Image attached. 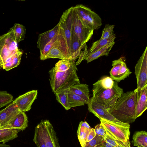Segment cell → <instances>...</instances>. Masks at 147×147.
<instances>
[{"label":"cell","mask_w":147,"mask_h":147,"mask_svg":"<svg viewBox=\"0 0 147 147\" xmlns=\"http://www.w3.org/2000/svg\"><path fill=\"white\" fill-rule=\"evenodd\" d=\"M92 96L90 100L99 103L109 109L123 93L117 82L109 76L105 77L93 84Z\"/></svg>","instance_id":"cell-1"},{"label":"cell","mask_w":147,"mask_h":147,"mask_svg":"<svg viewBox=\"0 0 147 147\" xmlns=\"http://www.w3.org/2000/svg\"><path fill=\"white\" fill-rule=\"evenodd\" d=\"M136 94L134 90L122 94L108 110L117 120L129 124L134 122L136 119Z\"/></svg>","instance_id":"cell-2"},{"label":"cell","mask_w":147,"mask_h":147,"mask_svg":"<svg viewBox=\"0 0 147 147\" xmlns=\"http://www.w3.org/2000/svg\"><path fill=\"white\" fill-rule=\"evenodd\" d=\"M76 66L75 61H74L69 68L66 71L56 72L53 68L49 70V80L52 91L54 94L80 83L77 74Z\"/></svg>","instance_id":"cell-3"},{"label":"cell","mask_w":147,"mask_h":147,"mask_svg":"<svg viewBox=\"0 0 147 147\" xmlns=\"http://www.w3.org/2000/svg\"><path fill=\"white\" fill-rule=\"evenodd\" d=\"M20 50L12 31L0 35V69H2L7 59Z\"/></svg>","instance_id":"cell-4"},{"label":"cell","mask_w":147,"mask_h":147,"mask_svg":"<svg viewBox=\"0 0 147 147\" xmlns=\"http://www.w3.org/2000/svg\"><path fill=\"white\" fill-rule=\"evenodd\" d=\"M74 8L84 24L89 28L98 30L102 25L101 18L89 8L82 4H78Z\"/></svg>","instance_id":"cell-5"},{"label":"cell","mask_w":147,"mask_h":147,"mask_svg":"<svg viewBox=\"0 0 147 147\" xmlns=\"http://www.w3.org/2000/svg\"><path fill=\"white\" fill-rule=\"evenodd\" d=\"M100 124L105 129L107 134L119 140L126 142L129 140L130 127L125 126L107 121L99 119Z\"/></svg>","instance_id":"cell-6"},{"label":"cell","mask_w":147,"mask_h":147,"mask_svg":"<svg viewBox=\"0 0 147 147\" xmlns=\"http://www.w3.org/2000/svg\"><path fill=\"white\" fill-rule=\"evenodd\" d=\"M72 16L73 31L81 42L84 45H86L92 36L94 30L84 24L74 7Z\"/></svg>","instance_id":"cell-7"},{"label":"cell","mask_w":147,"mask_h":147,"mask_svg":"<svg viewBox=\"0 0 147 147\" xmlns=\"http://www.w3.org/2000/svg\"><path fill=\"white\" fill-rule=\"evenodd\" d=\"M73 7H71L63 12L58 23L62 30L71 58L70 46L73 30L72 13Z\"/></svg>","instance_id":"cell-8"},{"label":"cell","mask_w":147,"mask_h":147,"mask_svg":"<svg viewBox=\"0 0 147 147\" xmlns=\"http://www.w3.org/2000/svg\"><path fill=\"white\" fill-rule=\"evenodd\" d=\"M87 105L89 112L98 119L102 118L122 125L130 127L129 124L123 123L116 119L103 105L90 100Z\"/></svg>","instance_id":"cell-9"},{"label":"cell","mask_w":147,"mask_h":147,"mask_svg":"<svg viewBox=\"0 0 147 147\" xmlns=\"http://www.w3.org/2000/svg\"><path fill=\"white\" fill-rule=\"evenodd\" d=\"M124 57L112 61L113 67L110 71V77L117 82L124 80L131 73L127 67Z\"/></svg>","instance_id":"cell-10"},{"label":"cell","mask_w":147,"mask_h":147,"mask_svg":"<svg viewBox=\"0 0 147 147\" xmlns=\"http://www.w3.org/2000/svg\"><path fill=\"white\" fill-rule=\"evenodd\" d=\"M137 88L140 89L147 85V47L135 67Z\"/></svg>","instance_id":"cell-11"},{"label":"cell","mask_w":147,"mask_h":147,"mask_svg":"<svg viewBox=\"0 0 147 147\" xmlns=\"http://www.w3.org/2000/svg\"><path fill=\"white\" fill-rule=\"evenodd\" d=\"M41 125L46 147H61L53 127L48 120H42Z\"/></svg>","instance_id":"cell-12"},{"label":"cell","mask_w":147,"mask_h":147,"mask_svg":"<svg viewBox=\"0 0 147 147\" xmlns=\"http://www.w3.org/2000/svg\"><path fill=\"white\" fill-rule=\"evenodd\" d=\"M37 94V90L30 91L19 96L13 102L16 105L21 112H25L30 110Z\"/></svg>","instance_id":"cell-13"},{"label":"cell","mask_w":147,"mask_h":147,"mask_svg":"<svg viewBox=\"0 0 147 147\" xmlns=\"http://www.w3.org/2000/svg\"><path fill=\"white\" fill-rule=\"evenodd\" d=\"M136 94V117L140 116L147 108V85L143 88L134 90Z\"/></svg>","instance_id":"cell-14"},{"label":"cell","mask_w":147,"mask_h":147,"mask_svg":"<svg viewBox=\"0 0 147 147\" xmlns=\"http://www.w3.org/2000/svg\"><path fill=\"white\" fill-rule=\"evenodd\" d=\"M21 111L13 102L0 111V125L3 127L8 124Z\"/></svg>","instance_id":"cell-15"},{"label":"cell","mask_w":147,"mask_h":147,"mask_svg":"<svg viewBox=\"0 0 147 147\" xmlns=\"http://www.w3.org/2000/svg\"><path fill=\"white\" fill-rule=\"evenodd\" d=\"M28 118L25 112H21L8 124L0 129H10L23 131L28 126Z\"/></svg>","instance_id":"cell-16"},{"label":"cell","mask_w":147,"mask_h":147,"mask_svg":"<svg viewBox=\"0 0 147 147\" xmlns=\"http://www.w3.org/2000/svg\"><path fill=\"white\" fill-rule=\"evenodd\" d=\"M59 28L58 23L52 29L39 34L37 43V47L40 51L43 49L45 45L58 32Z\"/></svg>","instance_id":"cell-17"},{"label":"cell","mask_w":147,"mask_h":147,"mask_svg":"<svg viewBox=\"0 0 147 147\" xmlns=\"http://www.w3.org/2000/svg\"><path fill=\"white\" fill-rule=\"evenodd\" d=\"M86 45L83 44L74 33H72L70 46V53L72 60L75 61L79 56L82 49H84Z\"/></svg>","instance_id":"cell-18"},{"label":"cell","mask_w":147,"mask_h":147,"mask_svg":"<svg viewBox=\"0 0 147 147\" xmlns=\"http://www.w3.org/2000/svg\"><path fill=\"white\" fill-rule=\"evenodd\" d=\"M61 43H65L66 44L62 30L60 27L58 32L45 45L43 49L40 51V59L42 60L44 56L52 48Z\"/></svg>","instance_id":"cell-19"},{"label":"cell","mask_w":147,"mask_h":147,"mask_svg":"<svg viewBox=\"0 0 147 147\" xmlns=\"http://www.w3.org/2000/svg\"><path fill=\"white\" fill-rule=\"evenodd\" d=\"M116 35L114 34L107 39H101L100 38L93 42L92 46L88 50H87V48L86 49L85 58L90 54L95 52L109 43L114 41Z\"/></svg>","instance_id":"cell-20"},{"label":"cell","mask_w":147,"mask_h":147,"mask_svg":"<svg viewBox=\"0 0 147 147\" xmlns=\"http://www.w3.org/2000/svg\"><path fill=\"white\" fill-rule=\"evenodd\" d=\"M69 90L81 97L88 104L90 100V91L88 85L80 83L73 86Z\"/></svg>","instance_id":"cell-21"},{"label":"cell","mask_w":147,"mask_h":147,"mask_svg":"<svg viewBox=\"0 0 147 147\" xmlns=\"http://www.w3.org/2000/svg\"><path fill=\"white\" fill-rule=\"evenodd\" d=\"M92 128L86 121H81L78 126L77 134L82 147L85 143L86 138Z\"/></svg>","instance_id":"cell-22"},{"label":"cell","mask_w":147,"mask_h":147,"mask_svg":"<svg viewBox=\"0 0 147 147\" xmlns=\"http://www.w3.org/2000/svg\"><path fill=\"white\" fill-rule=\"evenodd\" d=\"M114 41L106 45L99 50L88 55L85 58L88 63L97 59L102 56H107L115 44Z\"/></svg>","instance_id":"cell-23"},{"label":"cell","mask_w":147,"mask_h":147,"mask_svg":"<svg viewBox=\"0 0 147 147\" xmlns=\"http://www.w3.org/2000/svg\"><path fill=\"white\" fill-rule=\"evenodd\" d=\"M22 54L23 52L20 50L7 59L2 69L8 71L17 67L20 63Z\"/></svg>","instance_id":"cell-24"},{"label":"cell","mask_w":147,"mask_h":147,"mask_svg":"<svg viewBox=\"0 0 147 147\" xmlns=\"http://www.w3.org/2000/svg\"><path fill=\"white\" fill-rule=\"evenodd\" d=\"M20 131L10 129H0V143L5 144L17 138Z\"/></svg>","instance_id":"cell-25"},{"label":"cell","mask_w":147,"mask_h":147,"mask_svg":"<svg viewBox=\"0 0 147 147\" xmlns=\"http://www.w3.org/2000/svg\"><path fill=\"white\" fill-rule=\"evenodd\" d=\"M132 142L138 147H147V132L145 131L135 132L133 136Z\"/></svg>","instance_id":"cell-26"},{"label":"cell","mask_w":147,"mask_h":147,"mask_svg":"<svg viewBox=\"0 0 147 147\" xmlns=\"http://www.w3.org/2000/svg\"><path fill=\"white\" fill-rule=\"evenodd\" d=\"M68 101L70 108L72 107L82 106L87 102L80 96L77 95L70 90L69 89L67 93Z\"/></svg>","instance_id":"cell-27"},{"label":"cell","mask_w":147,"mask_h":147,"mask_svg":"<svg viewBox=\"0 0 147 147\" xmlns=\"http://www.w3.org/2000/svg\"><path fill=\"white\" fill-rule=\"evenodd\" d=\"M9 30L13 32L17 44L24 39L25 36L26 29L25 27L23 25L18 23H15L10 29Z\"/></svg>","instance_id":"cell-28"},{"label":"cell","mask_w":147,"mask_h":147,"mask_svg":"<svg viewBox=\"0 0 147 147\" xmlns=\"http://www.w3.org/2000/svg\"><path fill=\"white\" fill-rule=\"evenodd\" d=\"M33 141L37 147H46L40 123L35 127Z\"/></svg>","instance_id":"cell-29"},{"label":"cell","mask_w":147,"mask_h":147,"mask_svg":"<svg viewBox=\"0 0 147 147\" xmlns=\"http://www.w3.org/2000/svg\"><path fill=\"white\" fill-rule=\"evenodd\" d=\"M104 139L114 147H131L129 140L126 142L119 140L107 133L104 137Z\"/></svg>","instance_id":"cell-30"},{"label":"cell","mask_w":147,"mask_h":147,"mask_svg":"<svg viewBox=\"0 0 147 147\" xmlns=\"http://www.w3.org/2000/svg\"><path fill=\"white\" fill-rule=\"evenodd\" d=\"M69 89L65 90L55 93L56 99L65 109L68 110L71 109L69 107L67 99V93Z\"/></svg>","instance_id":"cell-31"},{"label":"cell","mask_w":147,"mask_h":147,"mask_svg":"<svg viewBox=\"0 0 147 147\" xmlns=\"http://www.w3.org/2000/svg\"><path fill=\"white\" fill-rule=\"evenodd\" d=\"M74 61H75L68 59H61L55 64V67L53 68L56 72L66 71L69 68Z\"/></svg>","instance_id":"cell-32"},{"label":"cell","mask_w":147,"mask_h":147,"mask_svg":"<svg viewBox=\"0 0 147 147\" xmlns=\"http://www.w3.org/2000/svg\"><path fill=\"white\" fill-rule=\"evenodd\" d=\"M13 100L12 95L6 91H0V108L7 105Z\"/></svg>","instance_id":"cell-33"},{"label":"cell","mask_w":147,"mask_h":147,"mask_svg":"<svg viewBox=\"0 0 147 147\" xmlns=\"http://www.w3.org/2000/svg\"><path fill=\"white\" fill-rule=\"evenodd\" d=\"M104 138L96 134L93 139L85 143L82 147H103L102 142Z\"/></svg>","instance_id":"cell-34"},{"label":"cell","mask_w":147,"mask_h":147,"mask_svg":"<svg viewBox=\"0 0 147 147\" xmlns=\"http://www.w3.org/2000/svg\"><path fill=\"white\" fill-rule=\"evenodd\" d=\"M115 26L114 25L109 24H106L102 30L100 39H107L114 34L113 30Z\"/></svg>","instance_id":"cell-35"},{"label":"cell","mask_w":147,"mask_h":147,"mask_svg":"<svg viewBox=\"0 0 147 147\" xmlns=\"http://www.w3.org/2000/svg\"><path fill=\"white\" fill-rule=\"evenodd\" d=\"M94 129L96 134L99 136L104 137L106 134L105 129L100 123L95 126Z\"/></svg>","instance_id":"cell-36"},{"label":"cell","mask_w":147,"mask_h":147,"mask_svg":"<svg viewBox=\"0 0 147 147\" xmlns=\"http://www.w3.org/2000/svg\"><path fill=\"white\" fill-rule=\"evenodd\" d=\"M96 135L94 129L92 128L86 138L85 143L90 141Z\"/></svg>","instance_id":"cell-37"},{"label":"cell","mask_w":147,"mask_h":147,"mask_svg":"<svg viewBox=\"0 0 147 147\" xmlns=\"http://www.w3.org/2000/svg\"><path fill=\"white\" fill-rule=\"evenodd\" d=\"M103 147H114L109 143L106 142L103 139L102 142Z\"/></svg>","instance_id":"cell-38"},{"label":"cell","mask_w":147,"mask_h":147,"mask_svg":"<svg viewBox=\"0 0 147 147\" xmlns=\"http://www.w3.org/2000/svg\"><path fill=\"white\" fill-rule=\"evenodd\" d=\"M0 147H10V146L3 143H0Z\"/></svg>","instance_id":"cell-39"},{"label":"cell","mask_w":147,"mask_h":147,"mask_svg":"<svg viewBox=\"0 0 147 147\" xmlns=\"http://www.w3.org/2000/svg\"><path fill=\"white\" fill-rule=\"evenodd\" d=\"M1 127L2 126L0 125V129L1 128Z\"/></svg>","instance_id":"cell-40"}]
</instances>
